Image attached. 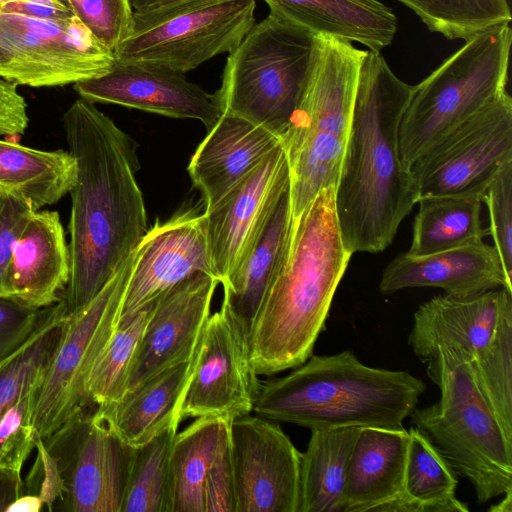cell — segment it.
Here are the masks:
<instances>
[{"label": "cell", "mask_w": 512, "mask_h": 512, "mask_svg": "<svg viewBox=\"0 0 512 512\" xmlns=\"http://www.w3.org/2000/svg\"><path fill=\"white\" fill-rule=\"evenodd\" d=\"M62 122L76 162L69 191L70 277L62 297L71 312L96 296L149 228L134 139L82 98Z\"/></svg>", "instance_id": "6da1fadb"}, {"label": "cell", "mask_w": 512, "mask_h": 512, "mask_svg": "<svg viewBox=\"0 0 512 512\" xmlns=\"http://www.w3.org/2000/svg\"><path fill=\"white\" fill-rule=\"evenodd\" d=\"M414 90L380 52L366 51L335 186L339 229L352 254L385 250L417 203L399 153L400 123Z\"/></svg>", "instance_id": "7a4b0ae2"}, {"label": "cell", "mask_w": 512, "mask_h": 512, "mask_svg": "<svg viewBox=\"0 0 512 512\" xmlns=\"http://www.w3.org/2000/svg\"><path fill=\"white\" fill-rule=\"evenodd\" d=\"M352 255L330 186L293 219L285 262L249 333L250 361L258 375L295 368L312 355Z\"/></svg>", "instance_id": "3957f363"}, {"label": "cell", "mask_w": 512, "mask_h": 512, "mask_svg": "<svg viewBox=\"0 0 512 512\" xmlns=\"http://www.w3.org/2000/svg\"><path fill=\"white\" fill-rule=\"evenodd\" d=\"M425 390L413 374L367 366L346 350L311 355L288 375L264 382L253 412L310 430L396 429L403 427Z\"/></svg>", "instance_id": "277c9868"}, {"label": "cell", "mask_w": 512, "mask_h": 512, "mask_svg": "<svg viewBox=\"0 0 512 512\" xmlns=\"http://www.w3.org/2000/svg\"><path fill=\"white\" fill-rule=\"evenodd\" d=\"M366 51L346 40L316 35L307 81L281 137L293 219L321 190L338 182Z\"/></svg>", "instance_id": "5b68a950"}, {"label": "cell", "mask_w": 512, "mask_h": 512, "mask_svg": "<svg viewBox=\"0 0 512 512\" xmlns=\"http://www.w3.org/2000/svg\"><path fill=\"white\" fill-rule=\"evenodd\" d=\"M427 374L440 399L415 408L411 421L448 461L455 474L474 487L485 503L512 490V438L481 395L469 356L455 348L439 350Z\"/></svg>", "instance_id": "8992f818"}, {"label": "cell", "mask_w": 512, "mask_h": 512, "mask_svg": "<svg viewBox=\"0 0 512 512\" xmlns=\"http://www.w3.org/2000/svg\"><path fill=\"white\" fill-rule=\"evenodd\" d=\"M316 35L269 12L226 59L213 94L221 113L245 118L280 139L298 104L313 61Z\"/></svg>", "instance_id": "52a82bcc"}, {"label": "cell", "mask_w": 512, "mask_h": 512, "mask_svg": "<svg viewBox=\"0 0 512 512\" xmlns=\"http://www.w3.org/2000/svg\"><path fill=\"white\" fill-rule=\"evenodd\" d=\"M511 43L509 25L484 31L415 85L399 128L408 170L442 135L507 91Z\"/></svg>", "instance_id": "ba28073f"}, {"label": "cell", "mask_w": 512, "mask_h": 512, "mask_svg": "<svg viewBox=\"0 0 512 512\" xmlns=\"http://www.w3.org/2000/svg\"><path fill=\"white\" fill-rule=\"evenodd\" d=\"M135 255L134 249L91 301L66 313L36 391L33 425L43 439L86 412L87 382L119 325Z\"/></svg>", "instance_id": "9c48e42d"}, {"label": "cell", "mask_w": 512, "mask_h": 512, "mask_svg": "<svg viewBox=\"0 0 512 512\" xmlns=\"http://www.w3.org/2000/svg\"><path fill=\"white\" fill-rule=\"evenodd\" d=\"M255 0H189L133 14L127 36L114 51L117 62L184 74L230 53L255 24Z\"/></svg>", "instance_id": "30bf717a"}, {"label": "cell", "mask_w": 512, "mask_h": 512, "mask_svg": "<svg viewBox=\"0 0 512 512\" xmlns=\"http://www.w3.org/2000/svg\"><path fill=\"white\" fill-rule=\"evenodd\" d=\"M0 77L15 85L53 87L97 78L116 63L114 52L80 19L42 20L0 13Z\"/></svg>", "instance_id": "8fae6325"}, {"label": "cell", "mask_w": 512, "mask_h": 512, "mask_svg": "<svg viewBox=\"0 0 512 512\" xmlns=\"http://www.w3.org/2000/svg\"><path fill=\"white\" fill-rule=\"evenodd\" d=\"M512 160V99L507 91L450 129L409 167L417 201L423 197L484 195L499 168Z\"/></svg>", "instance_id": "7c38bea8"}, {"label": "cell", "mask_w": 512, "mask_h": 512, "mask_svg": "<svg viewBox=\"0 0 512 512\" xmlns=\"http://www.w3.org/2000/svg\"><path fill=\"white\" fill-rule=\"evenodd\" d=\"M250 361L248 334L226 304L210 314L195 354L180 417L228 421L253 412L261 382Z\"/></svg>", "instance_id": "4fadbf2b"}, {"label": "cell", "mask_w": 512, "mask_h": 512, "mask_svg": "<svg viewBox=\"0 0 512 512\" xmlns=\"http://www.w3.org/2000/svg\"><path fill=\"white\" fill-rule=\"evenodd\" d=\"M236 512H299L301 452L262 416L230 421Z\"/></svg>", "instance_id": "5bb4252c"}, {"label": "cell", "mask_w": 512, "mask_h": 512, "mask_svg": "<svg viewBox=\"0 0 512 512\" xmlns=\"http://www.w3.org/2000/svg\"><path fill=\"white\" fill-rule=\"evenodd\" d=\"M289 187V166L281 143L205 209L210 261L220 284L257 243Z\"/></svg>", "instance_id": "9a60e30c"}, {"label": "cell", "mask_w": 512, "mask_h": 512, "mask_svg": "<svg viewBox=\"0 0 512 512\" xmlns=\"http://www.w3.org/2000/svg\"><path fill=\"white\" fill-rule=\"evenodd\" d=\"M169 512H236L230 421L199 417L175 434Z\"/></svg>", "instance_id": "2e32d148"}, {"label": "cell", "mask_w": 512, "mask_h": 512, "mask_svg": "<svg viewBox=\"0 0 512 512\" xmlns=\"http://www.w3.org/2000/svg\"><path fill=\"white\" fill-rule=\"evenodd\" d=\"M135 250L120 321L199 272L214 275L205 216L193 209L179 212L164 223L157 221Z\"/></svg>", "instance_id": "e0dca14e"}, {"label": "cell", "mask_w": 512, "mask_h": 512, "mask_svg": "<svg viewBox=\"0 0 512 512\" xmlns=\"http://www.w3.org/2000/svg\"><path fill=\"white\" fill-rule=\"evenodd\" d=\"M219 283L214 275L199 272L155 300L130 368L125 393L194 356Z\"/></svg>", "instance_id": "ac0fdd59"}, {"label": "cell", "mask_w": 512, "mask_h": 512, "mask_svg": "<svg viewBox=\"0 0 512 512\" xmlns=\"http://www.w3.org/2000/svg\"><path fill=\"white\" fill-rule=\"evenodd\" d=\"M90 103H110L172 118L195 119L210 129L221 115L213 95L183 74L150 65L117 62L103 76L77 82Z\"/></svg>", "instance_id": "d6986e66"}, {"label": "cell", "mask_w": 512, "mask_h": 512, "mask_svg": "<svg viewBox=\"0 0 512 512\" xmlns=\"http://www.w3.org/2000/svg\"><path fill=\"white\" fill-rule=\"evenodd\" d=\"M73 443L68 466L69 510L121 512L133 448L95 411L67 426Z\"/></svg>", "instance_id": "ffe728a7"}, {"label": "cell", "mask_w": 512, "mask_h": 512, "mask_svg": "<svg viewBox=\"0 0 512 512\" xmlns=\"http://www.w3.org/2000/svg\"><path fill=\"white\" fill-rule=\"evenodd\" d=\"M510 301L512 292L504 287L466 297L435 296L414 313L408 343L423 363L446 348L461 349L471 360L488 345Z\"/></svg>", "instance_id": "44dd1931"}, {"label": "cell", "mask_w": 512, "mask_h": 512, "mask_svg": "<svg viewBox=\"0 0 512 512\" xmlns=\"http://www.w3.org/2000/svg\"><path fill=\"white\" fill-rule=\"evenodd\" d=\"M418 287L441 288L456 297L501 287L512 292L496 249L483 240L423 256L399 254L383 270L379 283L384 295Z\"/></svg>", "instance_id": "7402d4cb"}, {"label": "cell", "mask_w": 512, "mask_h": 512, "mask_svg": "<svg viewBox=\"0 0 512 512\" xmlns=\"http://www.w3.org/2000/svg\"><path fill=\"white\" fill-rule=\"evenodd\" d=\"M70 251L59 213L35 211L16 241L8 273V301L37 311L62 300Z\"/></svg>", "instance_id": "603a6c76"}, {"label": "cell", "mask_w": 512, "mask_h": 512, "mask_svg": "<svg viewBox=\"0 0 512 512\" xmlns=\"http://www.w3.org/2000/svg\"><path fill=\"white\" fill-rule=\"evenodd\" d=\"M193 153L188 172L205 209L218 202L281 139L264 127L223 112Z\"/></svg>", "instance_id": "cb8c5ba5"}, {"label": "cell", "mask_w": 512, "mask_h": 512, "mask_svg": "<svg viewBox=\"0 0 512 512\" xmlns=\"http://www.w3.org/2000/svg\"><path fill=\"white\" fill-rule=\"evenodd\" d=\"M409 433L360 427L348 463L344 512H388L404 494Z\"/></svg>", "instance_id": "d4e9b609"}, {"label": "cell", "mask_w": 512, "mask_h": 512, "mask_svg": "<svg viewBox=\"0 0 512 512\" xmlns=\"http://www.w3.org/2000/svg\"><path fill=\"white\" fill-rule=\"evenodd\" d=\"M195 354L150 377L124 393L116 402L96 407L94 411L131 447L148 442L171 426H179L181 405Z\"/></svg>", "instance_id": "484cf974"}, {"label": "cell", "mask_w": 512, "mask_h": 512, "mask_svg": "<svg viewBox=\"0 0 512 512\" xmlns=\"http://www.w3.org/2000/svg\"><path fill=\"white\" fill-rule=\"evenodd\" d=\"M270 12L315 35L358 42L380 52L397 31L394 12L378 0H264Z\"/></svg>", "instance_id": "4316f807"}, {"label": "cell", "mask_w": 512, "mask_h": 512, "mask_svg": "<svg viewBox=\"0 0 512 512\" xmlns=\"http://www.w3.org/2000/svg\"><path fill=\"white\" fill-rule=\"evenodd\" d=\"M292 226L289 187L257 243L222 283V302L243 326L248 338L266 294L285 262Z\"/></svg>", "instance_id": "83f0119b"}, {"label": "cell", "mask_w": 512, "mask_h": 512, "mask_svg": "<svg viewBox=\"0 0 512 512\" xmlns=\"http://www.w3.org/2000/svg\"><path fill=\"white\" fill-rule=\"evenodd\" d=\"M359 430H311L301 453L299 512H344L348 463Z\"/></svg>", "instance_id": "f1b7e54d"}, {"label": "cell", "mask_w": 512, "mask_h": 512, "mask_svg": "<svg viewBox=\"0 0 512 512\" xmlns=\"http://www.w3.org/2000/svg\"><path fill=\"white\" fill-rule=\"evenodd\" d=\"M76 162L69 151H45L0 139V189L18 195L38 211L69 193Z\"/></svg>", "instance_id": "f546056e"}, {"label": "cell", "mask_w": 512, "mask_h": 512, "mask_svg": "<svg viewBox=\"0 0 512 512\" xmlns=\"http://www.w3.org/2000/svg\"><path fill=\"white\" fill-rule=\"evenodd\" d=\"M412 242L406 252L423 256L467 245L489 235L481 221L483 196L457 194L423 197L417 201Z\"/></svg>", "instance_id": "4dcf8cb0"}, {"label": "cell", "mask_w": 512, "mask_h": 512, "mask_svg": "<svg viewBox=\"0 0 512 512\" xmlns=\"http://www.w3.org/2000/svg\"><path fill=\"white\" fill-rule=\"evenodd\" d=\"M408 433L404 494L388 512H467L455 496L458 481L448 461L416 427Z\"/></svg>", "instance_id": "1f68e13d"}, {"label": "cell", "mask_w": 512, "mask_h": 512, "mask_svg": "<svg viewBox=\"0 0 512 512\" xmlns=\"http://www.w3.org/2000/svg\"><path fill=\"white\" fill-rule=\"evenodd\" d=\"M66 313L63 300L40 309L31 334L0 359V419L25 390L42 377L56 347Z\"/></svg>", "instance_id": "d6a6232c"}, {"label": "cell", "mask_w": 512, "mask_h": 512, "mask_svg": "<svg viewBox=\"0 0 512 512\" xmlns=\"http://www.w3.org/2000/svg\"><path fill=\"white\" fill-rule=\"evenodd\" d=\"M177 428L133 448L121 512H169L170 455Z\"/></svg>", "instance_id": "836d02e7"}, {"label": "cell", "mask_w": 512, "mask_h": 512, "mask_svg": "<svg viewBox=\"0 0 512 512\" xmlns=\"http://www.w3.org/2000/svg\"><path fill=\"white\" fill-rule=\"evenodd\" d=\"M154 302L119 321L116 331L90 373L86 387L88 407L108 406L125 393L130 368Z\"/></svg>", "instance_id": "e575fe53"}, {"label": "cell", "mask_w": 512, "mask_h": 512, "mask_svg": "<svg viewBox=\"0 0 512 512\" xmlns=\"http://www.w3.org/2000/svg\"><path fill=\"white\" fill-rule=\"evenodd\" d=\"M470 361L481 395L512 438V301L502 309L488 345Z\"/></svg>", "instance_id": "d590c367"}, {"label": "cell", "mask_w": 512, "mask_h": 512, "mask_svg": "<svg viewBox=\"0 0 512 512\" xmlns=\"http://www.w3.org/2000/svg\"><path fill=\"white\" fill-rule=\"evenodd\" d=\"M432 32L464 41L497 26L509 25L507 0H397Z\"/></svg>", "instance_id": "8d00e7d4"}, {"label": "cell", "mask_w": 512, "mask_h": 512, "mask_svg": "<svg viewBox=\"0 0 512 512\" xmlns=\"http://www.w3.org/2000/svg\"><path fill=\"white\" fill-rule=\"evenodd\" d=\"M41 378L32 383L0 419V467L21 472L35 448L38 432L33 425V408Z\"/></svg>", "instance_id": "74e56055"}, {"label": "cell", "mask_w": 512, "mask_h": 512, "mask_svg": "<svg viewBox=\"0 0 512 512\" xmlns=\"http://www.w3.org/2000/svg\"><path fill=\"white\" fill-rule=\"evenodd\" d=\"M489 213V235L505 275L512 282V160L504 163L483 195Z\"/></svg>", "instance_id": "f35d334b"}, {"label": "cell", "mask_w": 512, "mask_h": 512, "mask_svg": "<svg viewBox=\"0 0 512 512\" xmlns=\"http://www.w3.org/2000/svg\"><path fill=\"white\" fill-rule=\"evenodd\" d=\"M73 13L113 52L130 31V0H66Z\"/></svg>", "instance_id": "ab89813d"}, {"label": "cell", "mask_w": 512, "mask_h": 512, "mask_svg": "<svg viewBox=\"0 0 512 512\" xmlns=\"http://www.w3.org/2000/svg\"><path fill=\"white\" fill-rule=\"evenodd\" d=\"M35 211L26 199L0 189V299L8 298V273L13 248Z\"/></svg>", "instance_id": "60d3db41"}, {"label": "cell", "mask_w": 512, "mask_h": 512, "mask_svg": "<svg viewBox=\"0 0 512 512\" xmlns=\"http://www.w3.org/2000/svg\"><path fill=\"white\" fill-rule=\"evenodd\" d=\"M39 310L24 309L0 299V359L17 348L33 331Z\"/></svg>", "instance_id": "b9f144b4"}, {"label": "cell", "mask_w": 512, "mask_h": 512, "mask_svg": "<svg viewBox=\"0 0 512 512\" xmlns=\"http://www.w3.org/2000/svg\"><path fill=\"white\" fill-rule=\"evenodd\" d=\"M35 448L38 451L35 468L36 471L40 472L37 495L42 499L44 505L49 506L51 510L53 502L58 497H62L63 491H66L65 480L60 468L59 458L46 447L39 433L36 436Z\"/></svg>", "instance_id": "7bdbcfd3"}, {"label": "cell", "mask_w": 512, "mask_h": 512, "mask_svg": "<svg viewBox=\"0 0 512 512\" xmlns=\"http://www.w3.org/2000/svg\"><path fill=\"white\" fill-rule=\"evenodd\" d=\"M16 87L0 77V136H20L28 126L27 104Z\"/></svg>", "instance_id": "ee69618b"}, {"label": "cell", "mask_w": 512, "mask_h": 512, "mask_svg": "<svg viewBox=\"0 0 512 512\" xmlns=\"http://www.w3.org/2000/svg\"><path fill=\"white\" fill-rule=\"evenodd\" d=\"M0 13L19 14L42 20H58L74 13L66 0H19L0 6Z\"/></svg>", "instance_id": "f6af8a7d"}, {"label": "cell", "mask_w": 512, "mask_h": 512, "mask_svg": "<svg viewBox=\"0 0 512 512\" xmlns=\"http://www.w3.org/2000/svg\"><path fill=\"white\" fill-rule=\"evenodd\" d=\"M24 493L21 472L0 467V512Z\"/></svg>", "instance_id": "bcb514c9"}, {"label": "cell", "mask_w": 512, "mask_h": 512, "mask_svg": "<svg viewBox=\"0 0 512 512\" xmlns=\"http://www.w3.org/2000/svg\"><path fill=\"white\" fill-rule=\"evenodd\" d=\"M44 502L37 494L21 495L14 500L5 512H39Z\"/></svg>", "instance_id": "7dc6e473"}, {"label": "cell", "mask_w": 512, "mask_h": 512, "mask_svg": "<svg viewBox=\"0 0 512 512\" xmlns=\"http://www.w3.org/2000/svg\"><path fill=\"white\" fill-rule=\"evenodd\" d=\"M189 0H130L135 13L154 12L170 8Z\"/></svg>", "instance_id": "c3c4849f"}, {"label": "cell", "mask_w": 512, "mask_h": 512, "mask_svg": "<svg viewBox=\"0 0 512 512\" xmlns=\"http://www.w3.org/2000/svg\"><path fill=\"white\" fill-rule=\"evenodd\" d=\"M490 512H511L512 511V490L504 494L503 499L495 506L489 508Z\"/></svg>", "instance_id": "681fc988"}, {"label": "cell", "mask_w": 512, "mask_h": 512, "mask_svg": "<svg viewBox=\"0 0 512 512\" xmlns=\"http://www.w3.org/2000/svg\"><path fill=\"white\" fill-rule=\"evenodd\" d=\"M16 1H19V0H0V6L8 4V3L16 2Z\"/></svg>", "instance_id": "f907efd6"}, {"label": "cell", "mask_w": 512, "mask_h": 512, "mask_svg": "<svg viewBox=\"0 0 512 512\" xmlns=\"http://www.w3.org/2000/svg\"><path fill=\"white\" fill-rule=\"evenodd\" d=\"M4 60H5V54H4V53H3V51L0 49V63H2Z\"/></svg>", "instance_id": "816d5d0a"}]
</instances>
